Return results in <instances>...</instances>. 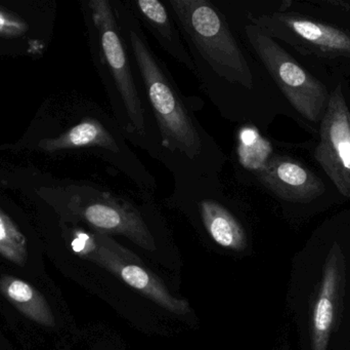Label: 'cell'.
I'll return each mask as SVG.
<instances>
[{
	"instance_id": "cell-1",
	"label": "cell",
	"mask_w": 350,
	"mask_h": 350,
	"mask_svg": "<svg viewBox=\"0 0 350 350\" xmlns=\"http://www.w3.org/2000/svg\"><path fill=\"white\" fill-rule=\"evenodd\" d=\"M111 2L157 125L160 162L174 173L176 184L217 181L226 160L221 150L196 118L165 64L150 47L135 14L124 1Z\"/></svg>"
},
{
	"instance_id": "cell-2",
	"label": "cell",
	"mask_w": 350,
	"mask_h": 350,
	"mask_svg": "<svg viewBox=\"0 0 350 350\" xmlns=\"http://www.w3.org/2000/svg\"><path fill=\"white\" fill-rule=\"evenodd\" d=\"M166 3L193 59L202 90L228 121L254 123L256 66L228 18L210 0Z\"/></svg>"
},
{
	"instance_id": "cell-3",
	"label": "cell",
	"mask_w": 350,
	"mask_h": 350,
	"mask_svg": "<svg viewBox=\"0 0 350 350\" xmlns=\"http://www.w3.org/2000/svg\"><path fill=\"white\" fill-rule=\"evenodd\" d=\"M92 51L113 118L126 140L160 160L161 148L154 117L148 113L137 88L129 49L121 35L111 0H90L86 4Z\"/></svg>"
},
{
	"instance_id": "cell-4",
	"label": "cell",
	"mask_w": 350,
	"mask_h": 350,
	"mask_svg": "<svg viewBox=\"0 0 350 350\" xmlns=\"http://www.w3.org/2000/svg\"><path fill=\"white\" fill-rule=\"evenodd\" d=\"M243 35L290 105L308 121L321 123L330 98L326 86L256 25L245 24Z\"/></svg>"
},
{
	"instance_id": "cell-5",
	"label": "cell",
	"mask_w": 350,
	"mask_h": 350,
	"mask_svg": "<svg viewBox=\"0 0 350 350\" xmlns=\"http://www.w3.org/2000/svg\"><path fill=\"white\" fill-rule=\"evenodd\" d=\"M71 247L76 254L118 277L164 310L176 316L191 312L187 300L175 297L161 279L152 273L141 259L115 242L108 234L82 229L72 232Z\"/></svg>"
},
{
	"instance_id": "cell-6",
	"label": "cell",
	"mask_w": 350,
	"mask_h": 350,
	"mask_svg": "<svg viewBox=\"0 0 350 350\" xmlns=\"http://www.w3.org/2000/svg\"><path fill=\"white\" fill-rule=\"evenodd\" d=\"M126 138L113 117L106 121L86 117L78 125L55 139H44L39 147L45 151H59L79 148H96L106 152L109 162H114L126 172L139 186L151 187L153 180L127 146Z\"/></svg>"
},
{
	"instance_id": "cell-7",
	"label": "cell",
	"mask_w": 350,
	"mask_h": 350,
	"mask_svg": "<svg viewBox=\"0 0 350 350\" xmlns=\"http://www.w3.org/2000/svg\"><path fill=\"white\" fill-rule=\"evenodd\" d=\"M314 158L337 190L350 199V110L341 84L330 94Z\"/></svg>"
},
{
	"instance_id": "cell-8",
	"label": "cell",
	"mask_w": 350,
	"mask_h": 350,
	"mask_svg": "<svg viewBox=\"0 0 350 350\" xmlns=\"http://www.w3.org/2000/svg\"><path fill=\"white\" fill-rule=\"evenodd\" d=\"M76 211L96 232L123 236L141 248L155 251V238L137 208L108 191H96L86 203H76Z\"/></svg>"
},
{
	"instance_id": "cell-9",
	"label": "cell",
	"mask_w": 350,
	"mask_h": 350,
	"mask_svg": "<svg viewBox=\"0 0 350 350\" xmlns=\"http://www.w3.org/2000/svg\"><path fill=\"white\" fill-rule=\"evenodd\" d=\"M347 265L336 247L327 256L316 299L310 310L312 350H327L334 330L337 310L343 297Z\"/></svg>"
},
{
	"instance_id": "cell-10",
	"label": "cell",
	"mask_w": 350,
	"mask_h": 350,
	"mask_svg": "<svg viewBox=\"0 0 350 350\" xmlns=\"http://www.w3.org/2000/svg\"><path fill=\"white\" fill-rule=\"evenodd\" d=\"M254 175L267 190L290 203H310L326 190L322 179L289 156H269Z\"/></svg>"
},
{
	"instance_id": "cell-11",
	"label": "cell",
	"mask_w": 350,
	"mask_h": 350,
	"mask_svg": "<svg viewBox=\"0 0 350 350\" xmlns=\"http://www.w3.org/2000/svg\"><path fill=\"white\" fill-rule=\"evenodd\" d=\"M248 18L249 22L258 26L273 38L291 34L326 53L350 58V34L337 27L299 14L284 12L261 16L249 14Z\"/></svg>"
},
{
	"instance_id": "cell-12",
	"label": "cell",
	"mask_w": 350,
	"mask_h": 350,
	"mask_svg": "<svg viewBox=\"0 0 350 350\" xmlns=\"http://www.w3.org/2000/svg\"><path fill=\"white\" fill-rule=\"evenodd\" d=\"M135 18L157 39L162 49L195 74V65L170 8L159 0L124 1Z\"/></svg>"
},
{
	"instance_id": "cell-13",
	"label": "cell",
	"mask_w": 350,
	"mask_h": 350,
	"mask_svg": "<svg viewBox=\"0 0 350 350\" xmlns=\"http://www.w3.org/2000/svg\"><path fill=\"white\" fill-rule=\"evenodd\" d=\"M197 205L206 232L218 246L237 252L247 248L244 227L226 205L214 197H202Z\"/></svg>"
},
{
	"instance_id": "cell-14",
	"label": "cell",
	"mask_w": 350,
	"mask_h": 350,
	"mask_svg": "<svg viewBox=\"0 0 350 350\" xmlns=\"http://www.w3.org/2000/svg\"><path fill=\"white\" fill-rule=\"evenodd\" d=\"M0 294L23 316L40 326L53 328L55 318L44 296L28 282L12 275L0 277Z\"/></svg>"
},
{
	"instance_id": "cell-15",
	"label": "cell",
	"mask_w": 350,
	"mask_h": 350,
	"mask_svg": "<svg viewBox=\"0 0 350 350\" xmlns=\"http://www.w3.org/2000/svg\"><path fill=\"white\" fill-rule=\"evenodd\" d=\"M0 256L18 266L28 261L26 236L12 220L0 210Z\"/></svg>"
},
{
	"instance_id": "cell-16",
	"label": "cell",
	"mask_w": 350,
	"mask_h": 350,
	"mask_svg": "<svg viewBox=\"0 0 350 350\" xmlns=\"http://www.w3.org/2000/svg\"><path fill=\"white\" fill-rule=\"evenodd\" d=\"M28 25L24 20L0 8V36L18 37L25 34Z\"/></svg>"
}]
</instances>
